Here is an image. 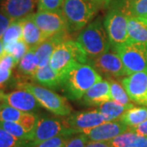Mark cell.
<instances>
[{
	"mask_svg": "<svg viewBox=\"0 0 147 147\" xmlns=\"http://www.w3.org/2000/svg\"><path fill=\"white\" fill-rule=\"evenodd\" d=\"M24 113L4 102L0 103V121L18 123Z\"/></svg>",
	"mask_w": 147,
	"mask_h": 147,
	"instance_id": "obj_30",
	"label": "cell"
},
{
	"mask_svg": "<svg viewBox=\"0 0 147 147\" xmlns=\"http://www.w3.org/2000/svg\"><path fill=\"white\" fill-rule=\"evenodd\" d=\"M26 141L17 139L0 127V147H21Z\"/></svg>",
	"mask_w": 147,
	"mask_h": 147,
	"instance_id": "obj_31",
	"label": "cell"
},
{
	"mask_svg": "<svg viewBox=\"0 0 147 147\" xmlns=\"http://www.w3.org/2000/svg\"><path fill=\"white\" fill-rule=\"evenodd\" d=\"M110 84V98L112 100L119 103L121 105H131V100L127 93L126 90L124 89L123 86L120 84L118 81L111 78L108 80Z\"/></svg>",
	"mask_w": 147,
	"mask_h": 147,
	"instance_id": "obj_27",
	"label": "cell"
},
{
	"mask_svg": "<svg viewBox=\"0 0 147 147\" xmlns=\"http://www.w3.org/2000/svg\"><path fill=\"white\" fill-rule=\"evenodd\" d=\"M129 128L133 131H135L138 135L147 137V119L144 122H142V123L137 125V126L129 127Z\"/></svg>",
	"mask_w": 147,
	"mask_h": 147,
	"instance_id": "obj_38",
	"label": "cell"
},
{
	"mask_svg": "<svg viewBox=\"0 0 147 147\" xmlns=\"http://www.w3.org/2000/svg\"><path fill=\"white\" fill-rule=\"evenodd\" d=\"M89 1L92 4H94L97 8H99L100 7L105 4L107 0H89Z\"/></svg>",
	"mask_w": 147,
	"mask_h": 147,
	"instance_id": "obj_41",
	"label": "cell"
},
{
	"mask_svg": "<svg viewBox=\"0 0 147 147\" xmlns=\"http://www.w3.org/2000/svg\"><path fill=\"white\" fill-rule=\"evenodd\" d=\"M89 140L86 135L80 133L75 137H71L67 140L65 147H85L86 144Z\"/></svg>",
	"mask_w": 147,
	"mask_h": 147,
	"instance_id": "obj_35",
	"label": "cell"
},
{
	"mask_svg": "<svg viewBox=\"0 0 147 147\" xmlns=\"http://www.w3.org/2000/svg\"><path fill=\"white\" fill-rule=\"evenodd\" d=\"M11 21L12 20L6 16L3 12L0 11V38H3L4 32L7 29V27L9 26Z\"/></svg>",
	"mask_w": 147,
	"mask_h": 147,
	"instance_id": "obj_37",
	"label": "cell"
},
{
	"mask_svg": "<svg viewBox=\"0 0 147 147\" xmlns=\"http://www.w3.org/2000/svg\"><path fill=\"white\" fill-rule=\"evenodd\" d=\"M127 128L128 127L119 119L105 122L95 127L83 130L80 133L86 135L89 141L108 142L119 136L122 132L127 131Z\"/></svg>",
	"mask_w": 147,
	"mask_h": 147,
	"instance_id": "obj_11",
	"label": "cell"
},
{
	"mask_svg": "<svg viewBox=\"0 0 147 147\" xmlns=\"http://www.w3.org/2000/svg\"><path fill=\"white\" fill-rule=\"evenodd\" d=\"M76 42L88 57L93 59L108 53L110 47L109 37L100 19L81 30Z\"/></svg>",
	"mask_w": 147,
	"mask_h": 147,
	"instance_id": "obj_2",
	"label": "cell"
},
{
	"mask_svg": "<svg viewBox=\"0 0 147 147\" xmlns=\"http://www.w3.org/2000/svg\"><path fill=\"white\" fill-rule=\"evenodd\" d=\"M147 119V106H133L127 110L119 120L128 127H132Z\"/></svg>",
	"mask_w": 147,
	"mask_h": 147,
	"instance_id": "obj_22",
	"label": "cell"
},
{
	"mask_svg": "<svg viewBox=\"0 0 147 147\" xmlns=\"http://www.w3.org/2000/svg\"><path fill=\"white\" fill-rule=\"evenodd\" d=\"M29 16L39 28L45 38L68 31L67 24L61 11H38Z\"/></svg>",
	"mask_w": 147,
	"mask_h": 147,
	"instance_id": "obj_8",
	"label": "cell"
},
{
	"mask_svg": "<svg viewBox=\"0 0 147 147\" xmlns=\"http://www.w3.org/2000/svg\"><path fill=\"white\" fill-rule=\"evenodd\" d=\"M111 147H147V137L138 135L129 127L110 141Z\"/></svg>",
	"mask_w": 147,
	"mask_h": 147,
	"instance_id": "obj_19",
	"label": "cell"
},
{
	"mask_svg": "<svg viewBox=\"0 0 147 147\" xmlns=\"http://www.w3.org/2000/svg\"><path fill=\"white\" fill-rule=\"evenodd\" d=\"M127 16L142 18L147 16V0H123L121 8Z\"/></svg>",
	"mask_w": 147,
	"mask_h": 147,
	"instance_id": "obj_24",
	"label": "cell"
},
{
	"mask_svg": "<svg viewBox=\"0 0 147 147\" xmlns=\"http://www.w3.org/2000/svg\"><path fill=\"white\" fill-rule=\"evenodd\" d=\"M3 48H4V53L12 55L19 63L21 57L30 49V47L27 45L26 42L23 39H20L17 41L7 42V43L3 44Z\"/></svg>",
	"mask_w": 147,
	"mask_h": 147,
	"instance_id": "obj_29",
	"label": "cell"
},
{
	"mask_svg": "<svg viewBox=\"0 0 147 147\" xmlns=\"http://www.w3.org/2000/svg\"><path fill=\"white\" fill-rule=\"evenodd\" d=\"M22 39L30 47L37 46L46 39L30 16L22 19Z\"/></svg>",
	"mask_w": 147,
	"mask_h": 147,
	"instance_id": "obj_20",
	"label": "cell"
},
{
	"mask_svg": "<svg viewBox=\"0 0 147 147\" xmlns=\"http://www.w3.org/2000/svg\"><path fill=\"white\" fill-rule=\"evenodd\" d=\"M95 67L100 72L113 77H123L127 74L126 69L117 53H105L93 59Z\"/></svg>",
	"mask_w": 147,
	"mask_h": 147,
	"instance_id": "obj_14",
	"label": "cell"
},
{
	"mask_svg": "<svg viewBox=\"0 0 147 147\" xmlns=\"http://www.w3.org/2000/svg\"><path fill=\"white\" fill-rule=\"evenodd\" d=\"M84 103L88 105H100L110 98V84L108 80L101 79L92 85L83 96Z\"/></svg>",
	"mask_w": 147,
	"mask_h": 147,
	"instance_id": "obj_17",
	"label": "cell"
},
{
	"mask_svg": "<svg viewBox=\"0 0 147 147\" xmlns=\"http://www.w3.org/2000/svg\"><path fill=\"white\" fill-rule=\"evenodd\" d=\"M105 120L98 110L77 112L69 117L65 122L68 127L80 133L83 130L89 129L105 123Z\"/></svg>",
	"mask_w": 147,
	"mask_h": 147,
	"instance_id": "obj_13",
	"label": "cell"
},
{
	"mask_svg": "<svg viewBox=\"0 0 147 147\" xmlns=\"http://www.w3.org/2000/svg\"><path fill=\"white\" fill-rule=\"evenodd\" d=\"M20 89L26 90L38 101L41 106L56 115L66 116L71 113V106L67 100L51 90L35 84L23 83L19 84Z\"/></svg>",
	"mask_w": 147,
	"mask_h": 147,
	"instance_id": "obj_6",
	"label": "cell"
},
{
	"mask_svg": "<svg viewBox=\"0 0 147 147\" xmlns=\"http://www.w3.org/2000/svg\"><path fill=\"white\" fill-rule=\"evenodd\" d=\"M11 70V69H0V87L10 79Z\"/></svg>",
	"mask_w": 147,
	"mask_h": 147,
	"instance_id": "obj_39",
	"label": "cell"
},
{
	"mask_svg": "<svg viewBox=\"0 0 147 147\" xmlns=\"http://www.w3.org/2000/svg\"><path fill=\"white\" fill-rule=\"evenodd\" d=\"M66 32L49 37L37 45L35 47V57L38 67H42L49 64L54 49L60 42L66 39Z\"/></svg>",
	"mask_w": 147,
	"mask_h": 147,
	"instance_id": "obj_16",
	"label": "cell"
},
{
	"mask_svg": "<svg viewBox=\"0 0 147 147\" xmlns=\"http://www.w3.org/2000/svg\"><path fill=\"white\" fill-rule=\"evenodd\" d=\"M38 10L43 11H61L64 0H37Z\"/></svg>",
	"mask_w": 147,
	"mask_h": 147,
	"instance_id": "obj_32",
	"label": "cell"
},
{
	"mask_svg": "<svg viewBox=\"0 0 147 147\" xmlns=\"http://www.w3.org/2000/svg\"><path fill=\"white\" fill-rule=\"evenodd\" d=\"M0 101L26 113L35 111L40 105L34 95L23 89L14 91L7 94L0 92Z\"/></svg>",
	"mask_w": 147,
	"mask_h": 147,
	"instance_id": "obj_12",
	"label": "cell"
},
{
	"mask_svg": "<svg viewBox=\"0 0 147 147\" xmlns=\"http://www.w3.org/2000/svg\"><path fill=\"white\" fill-rule=\"evenodd\" d=\"M105 27L110 45L115 49L129 40L127 16L121 9H111L105 19Z\"/></svg>",
	"mask_w": 147,
	"mask_h": 147,
	"instance_id": "obj_7",
	"label": "cell"
},
{
	"mask_svg": "<svg viewBox=\"0 0 147 147\" xmlns=\"http://www.w3.org/2000/svg\"><path fill=\"white\" fill-rule=\"evenodd\" d=\"M97 9L89 0H64L61 11L68 31H78L88 26Z\"/></svg>",
	"mask_w": 147,
	"mask_h": 147,
	"instance_id": "obj_4",
	"label": "cell"
},
{
	"mask_svg": "<svg viewBox=\"0 0 147 147\" xmlns=\"http://www.w3.org/2000/svg\"><path fill=\"white\" fill-rule=\"evenodd\" d=\"M33 79L38 84L44 87L56 89L61 86L62 76L56 72L48 64L45 66L38 67L35 74L33 75Z\"/></svg>",
	"mask_w": 147,
	"mask_h": 147,
	"instance_id": "obj_18",
	"label": "cell"
},
{
	"mask_svg": "<svg viewBox=\"0 0 147 147\" xmlns=\"http://www.w3.org/2000/svg\"><path fill=\"white\" fill-rule=\"evenodd\" d=\"M127 34L130 40L147 42V26L138 18L127 16Z\"/></svg>",
	"mask_w": 147,
	"mask_h": 147,
	"instance_id": "obj_23",
	"label": "cell"
},
{
	"mask_svg": "<svg viewBox=\"0 0 147 147\" xmlns=\"http://www.w3.org/2000/svg\"><path fill=\"white\" fill-rule=\"evenodd\" d=\"M35 47H31L27 51V53L21 57L19 61V70L25 75L32 76L35 74L38 68L37 59L35 57Z\"/></svg>",
	"mask_w": 147,
	"mask_h": 147,
	"instance_id": "obj_25",
	"label": "cell"
},
{
	"mask_svg": "<svg viewBox=\"0 0 147 147\" xmlns=\"http://www.w3.org/2000/svg\"><path fill=\"white\" fill-rule=\"evenodd\" d=\"M22 19L11 21L2 38L3 44L22 39Z\"/></svg>",
	"mask_w": 147,
	"mask_h": 147,
	"instance_id": "obj_28",
	"label": "cell"
},
{
	"mask_svg": "<svg viewBox=\"0 0 147 147\" xmlns=\"http://www.w3.org/2000/svg\"><path fill=\"white\" fill-rule=\"evenodd\" d=\"M18 61L12 55L8 53H3L0 57V69H11L15 67Z\"/></svg>",
	"mask_w": 147,
	"mask_h": 147,
	"instance_id": "obj_36",
	"label": "cell"
},
{
	"mask_svg": "<svg viewBox=\"0 0 147 147\" xmlns=\"http://www.w3.org/2000/svg\"><path fill=\"white\" fill-rule=\"evenodd\" d=\"M114 50L121 58L127 75L141 71L147 72V42L129 39Z\"/></svg>",
	"mask_w": 147,
	"mask_h": 147,
	"instance_id": "obj_5",
	"label": "cell"
},
{
	"mask_svg": "<svg viewBox=\"0 0 147 147\" xmlns=\"http://www.w3.org/2000/svg\"><path fill=\"white\" fill-rule=\"evenodd\" d=\"M37 0H4L1 6V11L11 20L26 18L32 13Z\"/></svg>",
	"mask_w": 147,
	"mask_h": 147,
	"instance_id": "obj_15",
	"label": "cell"
},
{
	"mask_svg": "<svg viewBox=\"0 0 147 147\" xmlns=\"http://www.w3.org/2000/svg\"><path fill=\"white\" fill-rule=\"evenodd\" d=\"M4 53V48H3V42L2 38H0V57Z\"/></svg>",
	"mask_w": 147,
	"mask_h": 147,
	"instance_id": "obj_42",
	"label": "cell"
},
{
	"mask_svg": "<svg viewBox=\"0 0 147 147\" xmlns=\"http://www.w3.org/2000/svg\"><path fill=\"white\" fill-rule=\"evenodd\" d=\"M85 147H111L110 141L108 142H94L88 141Z\"/></svg>",
	"mask_w": 147,
	"mask_h": 147,
	"instance_id": "obj_40",
	"label": "cell"
},
{
	"mask_svg": "<svg viewBox=\"0 0 147 147\" xmlns=\"http://www.w3.org/2000/svg\"><path fill=\"white\" fill-rule=\"evenodd\" d=\"M76 133L65 123L54 119H40L32 131L31 141L34 145L57 136H70Z\"/></svg>",
	"mask_w": 147,
	"mask_h": 147,
	"instance_id": "obj_9",
	"label": "cell"
},
{
	"mask_svg": "<svg viewBox=\"0 0 147 147\" xmlns=\"http://www.w3.org/2000/svg\"><path fill=\"white\" fill-rule=\"evenodd\" d=\"M0 127L17 139L23 140V141L31 140V133L26 131L23 128V127L17 122L0 121Z\"/></svg>",
	"mask_w": 147,
	"mask_h": 147,
	"instance_id": "obj_26",
	"label": "cell"
},
{
	"mask_svg": "<svg viewBox=\"0 0 147 147\" xmlns=\"http://www.w3.org/2000/svg\"><path fill=\"white\" fill-rule=\"evenodd\" d=\"M38 120V118L36 115H34L33 113H26L25 112L22 115L18 123L23 127V128L26 131L32 134V131L36 126Z\"/></svg>",
	"mask_w": 147,
	"mask_h": 147,
	"instance_id": "obj_33",
	"label": "cell"
},
{
	"mask_svg": "<svg viewBox=\"0 0 147 147\" xmlns=\"http://www.w3.org/2000/svg\"><path fill=\"white\" fill-rule=\"evenodd\" d=\"M102 78L88 64H76L64 74L61 88L70 100H79L90 88Z\"/></svg>",
	"mask_w": 147,
	"mask_h": 147,
	"instance_id": "obj_1",
	"label": "cell"
},
{
	"mask_svg": "<svg viewBox=\"0 0 147 147\" xmlns=\"http://www.w3.org/2000/svg\"><path fill=\"white\" fill-rule=\"evenodd\" d=\"M88 57L76 41L65 39L60 42L54 49L49 65L61 76L70 67L76 64H87Z\"/></svg>",
	"mask_w": 147,
	"mask_h": 147,
	"instance_id": "obj_3",
	"label": "cell"
},
{
	"mask_svg": "<svg viewBox=\"0 0 147 147\" xmlns=\"http://www.w3.org/2000/svg\"><path fill=\"white\" fill-rule=\"evenodd\" d=\"M121 84L131 101L147 106V72L129 74L122 79Z\"/></svg>",
	"mask_w": 147,
	"mask_h": 147,
	"instance_id": "obj_10",
	"label": "cell"
},
{
	"mask_svg": "<svg viewBox=\"0 0 147 147\" xmlns=\"http://www.w3.org/2000/svg\"><path fill=\"white\" fill-rule=\"evenodd\" d=\"M133 106V104L127 105H121L115 100H110L100 104L97 110L104 117L105 122H109L119 120L127 110Z\"/></svg>",
	"mask_w": 147,
	"mask_h": 147,
	"instance_id": "obj_21",
	"label": "cell"
},
{
	"mask_svg": "<svg viewBox=\"0 0 147 147\" xmlns=\"http://www.w3.org/2000/svg\"><path fill=\"white\" fill-rule=\"evenodd\" d=\"M69 136H57L40 142L36 147H65Z\"/></svg>",
	"mask_w": 147,
	"mask_h": 147,
	"instance_id": "obj_34",
	"label": "cell"
},
{
	"mask_svg": "<svg viewBox=\"0 0 147 147\" xmlns=\"http://www.w3.org/2000/svg\"><path fill=\"white\" fill-rule=\"evenodd\" d=\"M138 19H139V20H141V21H142V22H143V23H144V24H145V25H146V26H147V16H146V17H142V18H138Z\"/></svg>",
	"mask_w": 147,
	"mask_h": 147,
	"instance_id": "obj_43",
	"label": "cell"
}]
</instances>
